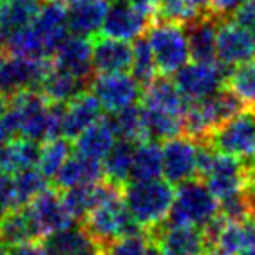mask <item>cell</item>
I'll use <instances>...</instances> for the list:
<instances>
[{"label":"cell","instance_id":"obj_1","mask_svg":"<svg viewBox=\"0 0 255 255\" xmlns=\"http://www.w3.org/2000/svg\"><path fill=\"white\" fill-rule=\"evenodd\" d=\"M82 229L96 247H103L124 234L143 231L128 212L123 187H117L107 180H102V194L98 203L82 219Z\"/></svg>","mask_w":255,"mask_h":255},{"label":"cell","instance_id":"obj_2","mask_svg":"<svg viewBox=\"0 0 255 255\" xmlns=\"http://www.w3.org/2000/svg\"><path fill=\"white\" fill-rule=\"evenodd\" d=\"M124 203L135 222L145 233L166 222L175 198V187L168 180H133L123 187Z\"/></svg>","mask_w":255,"mask_h":255},{"label":"cell","instance_id":"obj_3","mask_svg":"<svg viewBox=\"0 0 255 255\" xmlns=\"http://www.w3.org/2000/svg\"><path fill=\"white\" fill-rule=\"evenodd\" d=\"M245 109L243 102L226 86L205 98L187 100L182 117L184 135L194 142H205L217 126Z\"/></svg>","mask_w":255,"mask_h":255},{"label":"cell","instance_id":"obj_4","mask_svg":"<svg viewBox=\"0 0 255 255\" xmlns=\"http://www.w3.org/2000/svg\"><path fill=\"white\" fill-rule=\"evenodd\" d=\"M220 203L210 192L206 184L199 178H192L175 189L168 222L185 226L205 227L219 213Z\"/></svg>","mask_w":255,"mask_h":255},{"label":"cell","instance_id":"obj_5","mask_svg":"<svg viewBox=\"0 0 255 255\" xmlns=\"http://www.w3.org/2000/svg\"><path fill=\"white\" fill-rule=\"evenodd\" d=\"M215 150L255 163V110L245 109L217 126L205 140Z\"/></svg>","mask_w":255,"mask_h":255},{"label":"cell","instance_id":"obj_6","mask_svg":"<svg viewBox=\"0 0 255 255\" xmlns=\"http://www.w3.org/2000/svg\"><path fill=\"white\" fill-rule=\"evenodd\" d=\"M147 32H149L147 39L152 47L157 74L164 77L173 75L189 61L191 56H189V44L184 25L157 19Z\"/></svg>","mask_w":255,"mask_h":255},{"label":"cell","instance_id":"obj_7","mask_svg":"<svg viewBox=\"0 0 255 255\" xmlns=\"http://www.w3.org/2000/svg\"><path fill=\"white\" fill-rule=\"evenodd\" d=\"M254 164L255 163H245L238 157L217 150L208 173L203 177V182L220 203L231 196L247 192L248 178Z\"/></svg>","mask_w":255,"mask_h":255},{"label":"cell","instance_id":"obj_8","mask_svg":"<svg viewBox=\"0 0 255 255\" xmlns=\"http://www.w3.org/2000/svg\"><path fill=\"white\" fill-rule=\"evenodd\" d=\"M53 67L51 58H26L5 54L0 61V91L12 96L25 89H39V84Z\"/></svg>","mask_w":255,"mask_h":255},{"label":"cell","instance_id":"obj_9","mask_svg":"<svg viewBox=\"0 0 255 255\" xmlns=\"http://www.w3.org/2000/svg\"><path fill=\"white\" fill-rule=\"evenodd\" d=\"M156 21L135 0H117L110 4L100 35L117 40H133L142 37Z\"/></svg>","mask_w":255,"mask_h":255},{"label":"cell","instance_id":"obj_10","mask_svg":"<svg viewBox=\"0 0 255 255\" xmlns=\"http://www.w3.org/2000/svg\"><path fill=\"white\" fill-rule=\"evenodd\" d=\"M89 88L102 109L109 114L131 105L142 96V84L126 72L96 74L89 82Z\"/></svg>","mask_w":255,"mask_h":255},{"label":"cell","instance_id":"obj_11","mask_svg":"<svg viewBox=\"0 0 255 255\" xmlns=\"http://www.w3.org/2000/svg\"><path fill=\"white\" fill-rule=\"evenodd\" d=\"M227 72L229 68L219 61H212V63L192 61V63H185L175 72L173 82L185 100H199L222 88Z\"/></svg>","mask_w":255,"mask_h":255},{"label":"cell","instance_id":"obj_12","mask_svg":"<svg viewBox=\"0 0 255 255\" xmlns=\"http://www.w3.org/2000/svg\"><path fill=\"white\" fill-rule=\"evenodd\" d=\"M161 255H205L206 240L201 227L185 224H161L147 233Z\"/></svg>","mask_w":255,"mask_h":255},{"label":"cell","instance_id":"obj_13","mask_svg":"<svg viewBox=\"0 0 255 255\" xmlns=\"http://www.w3.org/2000/svg\"><path fill=\"white\" fill-rule=\"evenodd\" d=\"M252 60H255V33L231 18L220 19L217 25V61L233 68Z\"/></svg>","mask_w":255,"mask_h":255},{"label":"cell","instance_id":"obj_14","mask_svg":"<svg viewBox=\"0 0 255 255\" xmlns=\"http://www.w3.org/2000/svg\"><path fill=\"white\" fill-rule=\"evenodd\" d=\"M25 208L32 219L33 226H35L37 233H39L40 240L75 224V219L65 206L61 192H58L56 189L47 187L39 196H35Z\"/></svg>","mask_w":255,"mask_h":255},{"label":"cell","instance_id":"obj_15","mask_svg":"<svg viewBox=\"0 0 255 255\" xmlns=\"http://www.w3.org/2000/svg\"><path fill=\"white\" fill-rule=\"evenodd\" d=\"M196 149L198 142L187 135H178L164 140L163 143V175L173 185H180L192 178L196 173Z\"/></svg>","mask_w":255,"mask_h":255},{"label":"cell","instance_id":"obj_16","mask_svg":"<svg viewBox=\"0 0 255 255\" xmlns=\"http://www.w3.org/2000/svg\"><path fill=\"white\" fill-rule=\"evenodd\" d=\"M53 67L89 82L93 79V44L89 37L72 35L63 40L51 56Z\"/></svg>","mask_w":255,"mask_h":255},{"label":"cell","instance_id":"obj_17","mask_svg":"<svg viewBox=\"0 0 255 255\" xmlns=\"http://www.w3.org/2000/svg\"><path fill=\"white\" fill-rule=\"evenodd\" d=\"M102 116V105L96 100V96L91 91L84 89L63 105L61 136L68 140H75L86 128L91 126Z\"/></svg>","mask_w":255,"mask_h":255},{"label":"cell","instance_id":"obj_18","mask_svg":"<svg viewBox=\"0 0 255 255\" xmlns=\"http://www.w3.org/2000/svg\"><path fill=\"white\" fill-rule=\"evenodd\" d=\"M32 28L42 42L46 54L51 58L70 32V28H68V11L65 9V5L49 2V4L40 7L39 14L35 16L32 23Z\"/></svg>","mask_w":255,"mask_h":255},{"label":"cell","instance_id":"obj_19","mask_svg":"<svg viewBox=\"0 0 255 255\" xmlns=\"http://www.w3.org/2000/svg\"><path fill=\"white\" fill-rule=\"evenodd\" d=\"M93 44V68L96 74L128 72L133 61V46L126 40L110 39L105 35L91 37Z\"/></svg>","mask_w":255,"mask_h":255},{"label":"cell","instance_id":"obj_20","mask_svg":"<svg viewBox=\"0 0 255 255\" xmlns=\"http://www.w3.org/2000/svg\"><path fill=\"white\" fill-rule=\"evenodd\" d=\"M217 25L219 19L213 16H199L185 25L189 56L192 61H217Z\"/></svg>","mask_w":255,"mask_h":255},{"label":"cell","instance_id":"obj_21","mask_svg":"<svg viewBox=\"0 0 255 255\" xmlns=\"http://www.w3.org/2000/svg\"><path fill=\"white\" fill-rule=\"evenodd\" d=\"M142 105L150 110H159V112L175 114V116L184 117V110L187 105V100L180 93L175 82L168 77L161 75L142 88Z\"/></svg>","mask_w":255,"mask_h":255},{"label":"cell","instance_id":"obj_22","mask_svg":"<svg viewBox=\"0 0 255 255\" xmlns=\"http://www.w3.org/2000/svg\"><path fill=\"white\" fill-rule=\"evenodd\" d=\"M109 0H77L68 9V28L75 35L95 37L109 12Z\"/></svg>","mask_w":255,"mask_h":255},{"label":"cell","instance_id":"obj_23","mask_svg":"<svg viewBox=\"0 0 255 255\" xmlns=\"http://www.w3.org/2000/svg\"><path fill=\"white\" fill-rule=\"evenodd\" d=\"M116 136L110 116H102L75 138V152L103 161L116 143Z\"/></svg>","mask_w":255,"mask_h":255},{"label":"cell","instance_id":"obj_24","mask_svg":"<svg viewBox=\"0 0 255 255\" xmlns=\"http://www.w3.org/2000/svg\"><path fill=\"white\" fill-rule=\"evenodd\" d=\"M103 180V163L93 157H86L82 154H70L61 170L54 177L58 189L77 187V185H89Z\"/></svg>","mask_w":255,"mask_h":255},{"label":"cell","instance_id":"obj_25","mask_svg":"<svg viewBox=\"0 0 255 255\" xmlns=\"http://www.w3.org/2000/svg\"><path fill=\"white\" fill-rule=\"evenodd\" d=\"M39 142L18 136L11 142L0 143V170L18 173L28 168H35V164H39Z\"/></svg>","mask_w":255,"mask_h":255},{"label":"cell","instance_id":"obj_26","mask_svg":"<svg viewBox=\"0 0 255 255\" xmlns=\"http://www.w3.org/2000/svg\"><path fill=\"white\" fill-rule=\"evenodd\" d=\"M88 82L75 75L63 72L56 67H51V70L46 74V77L40 81L39 91L49 103L54 105H65L70 102L75 95L84 91Z\"/></svg>","mask_w":255,"mask_h":255},{"label":"cell","instance_id":"obj_27","mask_svg":"<svg viewBox=\"0 0 255 255\" xmlns=\"http://www.w3.org/2000/svg\"><path fill=\"white\" fill-rule=\"evenodd\" d=\"M135 149L136 143L123 138L117 140L103 159V180L110 182L117 187H124L128 180L131 178Z\"/></svg>","mask_w":255,"mask_h":255},{"label":"cell","instance_id":"obj_28","mask_svg":"<svg viewBox=\"0 0 255 255\" xmlns=\"http://www.w3.org/2000/svg\"><path fill=\"white\" fill-rule=\"evenodd\" d=\"M110 121H112V126L119 138L133 143H142L145 140H150L145 110L142 105L131 103V105L124 107V109L110 114Z\"/></svg>","mask_w":255,"mask_h":255},{"label":"cell","instance_id":"obj_29","mask_svg":"<svg viewBox=\"0 0 255 255\" xmlns=\"http://www.w3.org/2000/svg\"><path fill=\"white\" fill-rule=\"evenodd\" d=\"M40 240L26 208H12L0 217V243L5 247L26 243V241Z\"/></svg>","mask_w":255,"mask_h":255},{"label":"cell","instance_id":"obj_30","mask_svg":"<svg viewBox=\"0 0 255 255\" xmlns=\"http://www.w3.org/2000/svg\"><path fill=\"white\" fill-rule=\"evenodd\" d=\"M42 7V0H2L0 2V30L9 35L33 23Z\"/></svg>","mask_w":255,"mask_h":255},{"label":"cell","instance_id":"obj_31","mask_svg":"<svg viewBox=\"0 0 255 255\" xmlns=\"http://www.w3.org/2000/svg\"><path fill=\"white\" fill-rule=\"evenodd\" d=\"M163 175V147L156 140L136 143L133 157V180H156Z\"/></svg>","mask_w":255,"mask_h":255},{"label":"cell","instance_id":"obj_32","mask_svg":"<svg viewBox=\"0 0 255 255\" xmlns=\"http://www.w3.org/2000/svg\"><path fill=\"white\" fill-rule=\"evenodd\" d=\"M42 241L46 245L49 255H77L79 252L95 247L93 240L82 229V226L65 227V229L46 236Z\"/></svg>","mask_w":255,"mask_h":255},{"label":"cell","instance_id":"obj_33","mask_svg":"<svg viewBox=\"0 0 255 255\" xmlns=\"http://www.w3.org/2000/svg\"><path fill=\"white\" fill-rule=\"evenodd\" d=\"M224 86L243 102L247 109L255 110V60L229 68Z\"/></svg>","mask_w":255,"mask_h":255},{"label":"cell","instance_id":"obj_34","mask_svg":"<svg viewBox=\"0 0 255 255\" xmlns=\"http://www.w3.org/2000/svg\"><path fill=\"white\" fill-rule=\"evenodd\" d=\"M102 194V180L89 185H77V187L63 189L61 198L75 220H82L84 215L98 203Z\"/></svg>","mask_w":255,"mask_h":255},{"label":"cell","instance_id":"obj_35","mask_svg":"<svg viewBox=\"0 0 255 255\" xmlns=\"http://www.w3.org/2000/svg\"><path fill=\"white\" fill-rule=\"evenodd\" d=\"M72 145L70 140L65 136H56V138L46 140L40 147V156H39V170L46 175L47 178H54L65 161L70 157Z\"/></svg>","mask_w":255,"mask_h":255},{"label":"cell","instance_id":"obj_36","mask_svg":"<svg viewBox=\"0 0 255 255\" xmlns=\"http://www.w3.org/2000/svg\"><path fill=\"white\" fill-rule=\"evenodd\" d=\"M12 178V189H14V205L16 208H23L32 201L35 196H39L42 191L47 189V180L49 178L35 168H28L14 173Z\"/></svg>","mask_w":255,"mask_h":255},{"label":"cell","instance_id":"obj_37","mask_svg":"<svg viewBox=\"0 0 255 255\" xmlns=\"http://www.w3.org/2000/svg\"><path fill=\"white\" fill-rule=\"evenodd\" d=\"M131 75L136 81L143 86L149 84L152 79H156L157 67L156 60H154V53L150 42L147 37H138L135 39V46H133V61H131Z\"/></svg>","mask_w":255,"mask_h":255},{"label":"cell","instance_id":"obj_38","mask_svg":"<svg viewBox=\"0 0 255 255\" xmlns=\"http://www.w3.org/2000/svg\"><path fill=\"white\" fill-rule=\"evenodd\" d=\"M150 238L145 231L124 234L100 247V255H149Z\"/></svg>","mask_w":255,"mask_h":255},{"label":"cell","instance_id":"obj_39","mask_svg":"<svg viewBox=\"0 0 255 255\" xmlns=\"http://www.w3.org/2000/svg\"><path fill=\"white\" fill-rule=\"evenodd\" d=\"M156 2L157 19L173 21L178 25H187L199 18L191 0H154Z\"/></svg>","mask_w":255,"mask_h":255},{"label":"cell","instance_id":"obj_40","mask_svg":"<svg viewBox=\"0 0 255 255\" xmlns=\"http://www.w3.org/2000/svg\"><path fill=\"white\" fill-rule=\"evenodd\" d=\"M16 208L14 205V189H12V178L7 171L0 170V217L7 213L9 210Z\"/></svg>","mask_w":255,"mask_h":255},{"label":"cell","instance_id":"obj_41","mask_svg":"<svg viewBox=\"0 0 255 255\" xmlns=\"http://www.w3.org/2000/svg\"><path fill=\"white\" fill-rule=\"evenodd\" d=\"M233 19L243 28L255 33V0H243L233 12Z\"/></svg>","mask_w":255,"mask_h":255},{"label":"cell","instance_id":"obj_42","mask_svg":"<svg viewBox=\"0 0 255 255\" xmlns=\"http://www.w3.org/2000/svg\"><path fill=\"white\" fill-rule=\"evenodd\" d=\"M243 0H210V14L213 18L220 19H227L231 18L236 7L241 4Z\"/></svg>","mask_w":255,"mask_h":255},{"label":"cell","instance_id":"obj_43","mask_svg":"<svg viewBox=\"0 0 255 255\" xmlns=\"http://www.w3.org/2000/svg\"><path fill=\"white\" fill-rule=\"evenodd\" d=\"M11 255H49L46 245L42 240H33V241H26V243L16 245L11 247Z\"/></svg>","mask_w":255,"mask_h":255},{"label":"cell","instance_id":"obj_44","mask_svg":"<svg viewBox=\"0 0 255 255\" xmlns=\"http://www.w3.org/2000/svg\"><path fill=\"white\" fill-rule=\"evenodd\" d=\"M9 103H11V102H9V96L0 91V116H2V114L9 109Z\"/></svg>","mask_w":255,"mask_h":255},{"label":"cell","instance_id":"obj_45","mask_svg":"<svg viewBox=\"0 0 255 255\" xmlns=\"http://www.w3.org/2000/svg\"><path fill=\"white\" fill-rule=\"evenodd\" d=\"M238 255H255V241H252V243H248L247 247H245L243 250H241Z\"/></svg>","mask_w":255,"mask_h":255},{"label":"cell","instance_id":"obj_46","mask_svg":"<svg viewBox=\"0 0 255 255\" xmlns=\"http://www.w3.org/2000/svg\"><path fill=\"white\" fill-rule=\"evenodd\" d=\"M77 255H100V247H91V248H88V250H82V252H79Z\"/></svg>","mask_w":255,"mask_h":255},{"label":"cell","instance_id":"obj_47","mask_svg":"<svg viewBox=\"0 0 255 255\" xmlns=\"http://www.w3.org/2000/svg\"><path fill=\"white\" fill-rule=\"evenodd\" d=\"M46 2H56V4H61V5H72L74 2H77V0H46Z\"/></svg>","mask_w":255,"mask_h":255},{"label":"cell","instance_id":"obj_48","mask_svg":"<svg viewBox=\"0 0 255 255\" xmlns=\"http://www.w3.org/2000/svg\"><path fill=\"white\" fill-rule=\"evenodd\" d=\"M0 51H5V33L0 30Z\"/></svg>","mask_w":255,"mask_h":255},{"label":"cell","instance_id":"obj_49","mask_svg":"<svg viewBox=\"0 0 255 255\" xmlns=\"http://www.w3.org/2000/svg\"><path fill=\"white\" fill-rule=\"evenodd\" d=\"M0 255H11V250H7L5 245H0Z\"/></svg>","mask_w":255,"mask_h":255},{"label":"cell","instance_id":"obj_50","mask_svg":"<svg viewBox=\"0 0 255 255\" xmlns=\"http://www.w3.org/2000/svg\"><path fill=\"white\" fill-rule=\"evenodd\" d=\"M149 255H161L159 250H157V248L152 245V241H150V252H149Z\"/></svg>","mask_w":255,"mask_h":255},{"label":"cell","instance_id":"obj_51","mask_svg":"<svg viewBox=\"0 0 255 255\" xmlns=\"http://www.w3.org/2000/svg\"><path fill=\"white\" fill-rule=\"evenodd\" d=\"M5 54H7V53H5V51H0V61L4 60V56H5Z\"/></svg>","mask_w":255,"mask_h":255},{"label":"cell","instance_id":"obj_52","mask_svg":"<svg viewBox=\"0 0 255 255\" xmlns=\"http://www.w3.org/2000/svg\"><path fill=\"white\" fill-rule=\"evenodd\" d=\"M252 217H254V220H255V206H254V213H252Z\"/></svg>","mask_w":255,"mask_h":255},{"label":"cell","instance_id":"obj_53","mask_svg":"<svg viewBox=\"0 0 255 255\" xmlns=\"http://www.w3.org/2000/svg\"><path fill=\"white\" fill-rule=\"evenodd\" d=\"M0 2H2V0H0Z\"/></svg>","mask_w":255,"mask_h":255}]
</instances>
